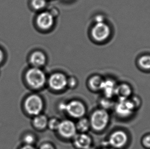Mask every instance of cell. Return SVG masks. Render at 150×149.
<instances>
[{
  "label": "cell",
  "mask_w": 150,
  "mask_h": 149,
  "mask_svg": "<svg viewBox=\"0 0 150 149\" xmlns=\"http://www.w3.org/2000/svg\"><path fill=\"white\" fill-rule=\"evenodd\" d=\"M26 82L35 89L43 88L47 82V77L45 73L38 67H33L27 71L25 74Z\"/></svg>",
  "instance_id": "obj_1"
},
{
  "label": "cell",
  "mask_w": 150,
  "mask_h": 149,
  "mask_svg": "<svg viewBox=\"0 0 150 149\" xmlns=\"http://www.w3.org/2000/svg\"><path fill=\"white\" fill-rule=\"evenodd\" d=\"M89 120L92 129L96 131H102L109 124V114L105 109H98L92 113Z\"/></svg>",
  "instance_id": "obj_2"
},
{
  "label": "cell",
  "mask_w": 150,
  "mask_h": 149,
  "mask_svg": "<svg viewBox=\"0 0 150 149\" xmlns=\"http://www.w3.org/2000/svg\"><path fill=\"white\" fill-rule=\"evenodd\" d=\"M44 106L43 99L38 95H30L27 98L25 101V110L29 115L33 116L41 114Z\"/></svg>",
  "instance_id": "obj_3"
},
{
  "label": "cell",
  "mask_w": 150,
  "mask_h": 149,
  "mask_svg": "<svg viewBox=\"0 0 150 149\" xmlns=\"http://www.w3.org/2000/svg\"><path fill=\"white\" fill-rule=\"evenodd\" d=\"M86 112L85 106L81 101L73 100L66 103L65 112L72 118L81 119L84 117Z\"/></svg>",
  "instance_id": "obj_4"
},
{
  "label": "cell",
  "mask_w": 150,
  "mask_h": 149,
  "mask_svg": "<svg viewBox=\"0 0 150 149\" xmlns=\"http://www.w3.org/2000/svg\"><path fill=\"white\" fill-rule=\"evenodd\" d=\"M116 113L122 117H130L136 110L133 102L130 98L125 100H119L114 105Z\"/></svg>",
  "instance_id": "obj_5"
},
{
  "label": "cell",
  "mask_w": 150,
  "mask_h": 149,
  "mask_svg": "<svg viewBox=\"0 0 150 149\" xmlns=\"http://www.w3.org/2000/svg\"><path fill=\"white\" fill-rule=\"evenodd\" d=\"M128 141L129 137L127 133L123 130H118L110 135L108 143L113 149H121L126 146Z\"/></svg>",
  "instance_id": "obj_6"
},
{
  "label": "cell",
  "mask_w": 150,
  "mask_h": 149,
  "mask_svg": "<svg viewBox=\"0 0 150 149\" xmlns=\"http://www.w3.org/2000/svg\"><path fill=\"white\" fill-rule=\"evenodd\" d=\"M57 132L62 137L67 139L73 138L77 134L76 124L70 119L61 121Z\"/></svg>",
  "instance_id": "obj_7"
},
{
  "label": "cell",
  "mask_w": 150,
  "mask_h": 149,
  "mask_svg": "<svg viewBox=\"0 0 150 149\" xmlns=\"http://www.w3.org/2000/svg\"><path fill=\"white\" fill-rule=\"evenodd\" d=\"M110 33L109 26L105 22L96 23L92 29V37L98 42L106 40L109 37Z\"/></svg>",
  "instance_id": "obj_8"
},
{
  "label": "cell",
  "mask_w": 150,
  "mask_h": 149,
  "mask_svg": "<svg viewBox=\"0 0 150 149\" xmlns=\"http://www.w3.org/2000/svg\"><path fill=\"white\" fill-rule=\"evenodd\" d=\"M67 79L68 78L63 73H54L48 79V84L52 90L63 91L67 86Z\"/></svg>",
  "instance_id": "obj_9"
},
{
  "label": "cell",
  "mask_w": 150,
  "mask_h": 149,
  "mask_svg": "<svg viewBox=\"0 0 150 149\" xmlns=\"http://www.w3.org/2000/svg\"><path fill=\"white\" fill-rule=\"evenodd\" d=\"M54 23V17L49 11L41 12L37 18V24L39 28L43 30H49Z\"/></svg>",
  "instance_id": "obj_10"
},
{
  "label": "cell",
  "mask_w": 150,
  "mask_h": 149,
  "mask_svg": "<svg viewBox=\"0 0 150 149\" xmlns=\"http://www.w3.org/2000/svg\"><path fill=\"white\" fill-rule=\"evenodd\" d=\"M73 142L78 149H87L91 147L92 139L86 133H77L73 138Z\"/></svg>",
  "instance_id": "obj_11"
},
{
  "label": "cell",
  "mask_w": 150,
  "mask_h": 149,
  "mask_svg": "<svg viewBox=\"0 0 150 149\" xmlns=\"http://www.w3.org/2000/svg\"><path fill=\"white\" fill-rule=\"evenodd\" d=\"M116 86L115 81L112 79H105L103 81L100 91H103L105 97L112 99L115 96Z\"/></svg>",
  "instance_id": "obj_12"
},
{
  "label": "cell",
  "mask_w": 150,
  "mask_h": 149,
  "mask_svg": "<svg viewBox=\"0 0 150 149\" xmlns=\"http://www.w3.org/2000/svg\"><path fill=\"white\" fill-rule=\"evenodd\" d=\"M132 89L129 85L127 83H122L117 85L116 87L115 96H116L118 100L129 99L131 96Z\"/></svg>",
  "instance_id": "obj_13"
},
{
  "label": "cell",
  "mask_w": 150,
  "mask_h": 149,
  "mask_svg": "<svg viewBox=\"0 0 150 149\" xmlns=\"http://www.w3.org/2000/svg\"><path fill=\"white\" fill-rule=\"evenodd\" d=\"M47 58L44 53L40 51H37L33 53L30 57L31 64L35 67L40 68L46 64Z\"/></svg>",
  "instance_id": "obj_14"
},
{
  "label": "cell",
  "mask_w": 150,
  "mask_h": 149,
  "mask_svg": "<svg viewBox=\"0 0 150 149\" xmlns=\"http://www.w3.org/2000/svg\"><path fill=\"white\" fill-rule=\"evenodd\" d=\"M48 120L46 115L40 114L35 116L33 121V125L38 130H43L47 128Z\"/></svg>",
  "instance_id": "obj_15"
},
{
  "label": "cell",
  "mask_w": 150,
  "mask_h": 149,
  "mask_svg": "<svg viewBox=\"0 0 150 149\" xmlns=\"http://www.w3.org/2000/svg\"><path fill=\"white\" fill-rule=\"evenodd\" d=\"M76 127L77 131H79L80 133H86L91 128L89 119L85 117L79 119L76 124Z\"/></svg>",
  "instance_id": "obj_16"
},
{
  "label": "cell",
  "mask_w": 150,
  "mask_h": 149,
  "mask_svg": "<svg viewBox=\"0 0 150 149\" xmlns=\"http://www.w3.org/2000/svg\"><path fill=\"white\" fill-rule=\"evenodd\" d=\"M103 81L104 80L101 77L98 75H94L90 79L89 85L91 89L93 91H100L101 89Z\"/></svg>",
  "instance_id": "obj_17"
},
{
  "label": "cell",
  "mask_w": 150,
  "mask_h": 149,
  "mask_svg": "<svg viewBox=\"0 0 150 149\" xmlns=\"http://www.w3.org/2000/svg\"><path fill=\"white\" fill-rule=\"evenodd\" d=\"M138 63L142 69L146 70H150V55H144L141 57L138 60Z\"/></svg>",
  "instance_id": "obj_18"
},
{
  "label": "cell",
  "mask_w": 150,
  "mask_h": 149,
  "mask_svg": "<svg viewBox=\"0 0 150 149\" xmlns=\"http://www.w3.org/2000/svg\"><path fill=\"white\" fill-rule=\"evenodd\" d=\"M31 5L35 10H42L47 5V0H31Z\"/></svg>",
  "instance_id": "obj_19"
},
{
  "label": "cell",
  "mask_w": 150,
  "mask_h": 149,
  "mask_svg": "<svg viewBox=\"0 0 150 149\" xmlns=\"http://www.w3.org/2000/svg\"><path fill=\"white\" fill-rule=\"evenodd\" d=\"M61 121L56 117H53L48 120L47 127L52 131H57Z\"/></svg>",
  "instance_id": "obj_20"
},
{
  "label": "cell",
  "mask_w": 150,
  "mask_h": 149,
  "mask_svg": "<svg viewBox=\"0 0 150 149\" xmlns=\"http://www.w3.org/2000/svg\"><path fill=\"white\" fill-rule=\"evenodd\" d=\"M100 104L101 105L102 108L105 110L111 108L114 105L113 102L111 101V99L107 98L105 97L103 99H101L100 101Z\"/></svg>",
  "instance_id": "obj_21"
},
{
  "label": "cell",
  "mask_w": 150,
  "mask_h": 149,
  "mask_svg": "<svg viewBox=\"0 0 150 149\" xmlns=\"http://www.w3.org/2000/svg\"><path fill=\"white\" fill-rule=\"evenodd\" d=\"M23 140L27 145H32L35 141V137L33 134L28 133L25 135Z\"/></svg>",
  "instance_id": "obj_22"
},
{
  "label": "cell",
  "mask_w": 150,
  "mask_h": 149,
  "mask_svg": "<svg viewBox=\"0 0 150 149\" xmlns=\"http://www.w3.org/2000/svg\"><path fill=\"white\" fill-rule=\"evenodd\" d=\"M142 143L144 147L150 149V134H146L142 137Z\"/></svg>",
  "instance_id": "obj_23"
},
{
  "label": "cell",
  "mask_w": 150,
  "mask_h": 149,
  "mask_svg": "<svg viewBox=\"0 0 150 149\" xmlns=\"http://www.w3.org/2000/svg\"><path fill=\"white\" fill-rule=\"evenodd\" d=\"M77 80L74 77H69L67 79V86L71 89H74L77 86Z\"/></svg>",
  "instance_id": "obj_24"
},
{
  "label": "cell",
  "mask_w": 150,
  "mask_h": 149,
  "mask_svg": "<svg viewBox=\"0 0 150 149\" xmlns=\"http://www.w3.org/2000/svg\"><path fill=\"white\" fill-rule=\"evenodd\" d=\"M130 99L131 100V101L133 102L136 109H137L138 107L140 106V104H141V101H140L139 98L137 96H134V97H132Z\"/></svg>",
  "instance_id": "obj_25"
},
{
  "label": "cell",
  "mask_w": 150,
  "mask_h": 149,
  "mask_svg": "<svg viewBox=\"0 0 150 149\" xmlns=\"http://www.w3.org/2000/svg\"><path fill=\"white\" fill-rule=\"evenodd\" d=\"M94 20L96 21V23L103 22H104L105 18H104V16L101 14H98L96 16H95Z\"/></svg>",
  "instance_id": "obj_26"
},
{
  "label": "cell",
  "mask_w": 150,
  "mask_h": 149,
  "mask_svg": "<svg viewBox=\"0 0 150 149\" xmlns=\"http://www.w3.org/2000/svg\"><path fill=\"white\" fill-rule=\"evenodd\" d=\"M40 149H55L54 147L50 143H45L42 145Z\"/></svg>",
  "instance_id": "obj_27"
},
{
  "label": "cell",
  "mask_w": 150,
  "mask_h": 149,
  "mask_svg": "<svg viewBox=\"0 0 150 149\" xmlns=\"http://www.w3.org/2000/svg\"><path fill=\"white\" fill-rule=\"evenodd\" d=\"M66 106V103H65V102H61V103H59V110L60 111L65 112Z\"/></svg>",
  "instance_id": "obj_28"
},
{
  "label": "cell",
  "mask_w": 150,
  "mask_h": 149,
  "mask_svg": "<svg viewBox=\"0 0 150 149\" xmlns=\"http://www.w3.org/2000/svg\"><path fill=\"white\" fill-rule=\"evenodd\" d=\"M21 149H36L34 147H33L32 145H26L23 147Z\"/></svg>",
  "instance_id": "obj_29"
},
{
  "label": "cell",
  "mask_w": 150,
  "mask_h": 149,
  "mask_svg": "<svg viewBox=\"0 0 150 149\" xmlns=\"http://www.w3.org/2000/svg\"><path fill=\"white\" fill-rule=\"evenodd\" d=\"M3 59H4V53L3 52L2 50L0 48V63H2Z\"/></svg>",
  "instance_id": "obj_30"
},
{
  "label": "cell",
  "mask_w": 150,
  "mask_h": 149,
  "mask_svg": "<svg viewBox=\"0 0 150 149\" xmlns=\"http://www.w3.org/2000/svg\"><path fill=\"white\" fill-rule=\"evenodd\" d=\"M102 149H115L113 148H103Z\"/></svg>",
  "instance_id": "obj_31"
},
{
  "label": "cell",
  "mask_w": 150,
  "mask_h": 149,
  "mask_svg": "<svg viewBox=\"0 0 150 149\" xmlns=\"http://www.w3.org/2000/svg\"><path fill=\"white\" fill-rule=\"evenodd\" d=\"M95 149L94 148H93L92 147H90L89 148H88V149Z\"/></svg>",
  "instance_id": "obj_32"
}]
</instances>
